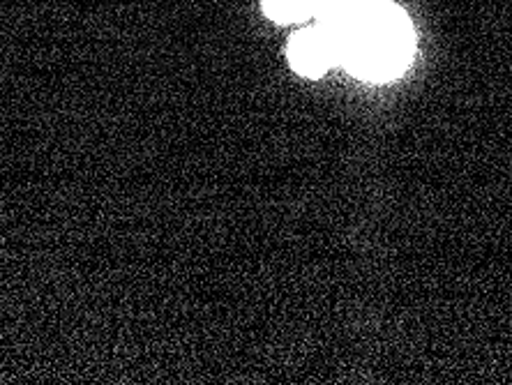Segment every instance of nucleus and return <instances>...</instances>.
<instances>
[{
  "label": "nucleus",
  "mask_w": 512,
  "mask_h": 385,
  "mask_svg": "<svg viewBox=\"0 0 512 385\" xmlns=\"http://www.w3.org/2000/svg\"><path fill=\"white\" fill-rule=\"evenodd\" d=\"M263 12L277 24H293L314 17L316 0H263Z\"/></svg>",
  "instance_id": "7ed1b4c3"
},
{
  "label": "nucleus",
  "mask_w": 512,
  "mask_h": 385,
  "mask_svg": "<svg viewBox=\"0 0 512 385\" xmlns=\"http://www.w3.org/2000/svg\"><path fill=\"white\" fill-rule=\"evenodd\" d=\"M319 21L333 28L340 63L360 79H395L409 65L413 30L390 0H342Z\"/></svg>",
  "instance_id": "f257e3e1"
},
{
  "label": "nucleus",
  "mask_w": 512,
  "mask_h": 385,
  "mask_svg": "<svg viewBox=\"0 0 512 385\" xmlns=\"http://www.w3.org/2000/svg\"><path fill=\"white\" fill-rule=\"evenodd\" d=\"M289 60L293 70L303 74V77H321L330 65L340 63L333 28L319 21L314 28L300 30L289 44Z\"/></svg>",
  "instance_id": "f03ea898"
}]
</instances>
